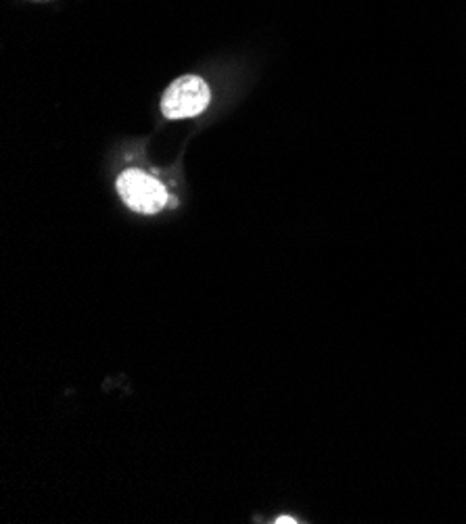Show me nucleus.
I'll list each match as a JSON object with an SVG mask.
<instances>
[{"mask_svg": "<svg viewBox=\"0 0 466 524\" xmlns=\"http://www.w3.org/2000/svg\"><path fill=\"white\" fill-rule=\"evenodd\" d=\"M118 190L130 209L138 213H149V216L166 207L170 199L161 182L136 170H128L120 176Z\"/></svg>", "mask_w": 466, "mask_h": 524, "instance_id": "obj_2", "label": "nucleus"}, {"mask_svg": "<svg viewBox=\"0 0 466 524\" xmlns=\"http://www.w3.org/2000/svg\"><path fill=\"white\" fill-rule=\"evenodd\" d=\"M209 88L197 76L178 78L161 99V111L168 119L199 115L209 105Z\"/></svg>", "mask_w": 466, "mask_h": 524, "instance_id": "obj_1", "label": "nucleus"}, {"mask_svg": "<svg viewBox=\"0 0 466 524\" xmlns=\"http://www.w3.org/2000/svg\"><path fill=\"white\" fill-rule=\"evenodd\" d=\"M276 522H278V524H291V522H297V520H293V518H289V516H283V518H278Z\"/></svg>", "mask_w": 466, "mask_h": 524, "instance_id": "obj_3", "label": "nucleus"}, {"mask_svg": "<svg viewBox=\"0 0 466 524\" xmlns=\"http://www.w3.org/2000/svg\"><path fill=\"white\" fill-rule=\"evenodd\" d=\"M168 207H176V199H174V197L168 199Z\"/></svg>", "mask_w": 466, "mask_h": 524, "instance_id": "obj_4", "label": "nucleus"}]
</instances>
